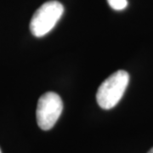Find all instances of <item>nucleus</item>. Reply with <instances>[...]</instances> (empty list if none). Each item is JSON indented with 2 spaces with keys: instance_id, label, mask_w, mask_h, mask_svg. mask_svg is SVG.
<instances>
[{
  "instance_id": "obj_6",
  "label": "nucleus",
  "mask_w": 153,
  "mask_h": 153,
  "mask_svg": "<svg viewBox=\"0 0 153 153\" xmlns=\"http://www.w3.org/2000/svg\"><path fill=\"white\" fill-rule=\"evenodd\" d=\"M0 153H2V152H1V149H0Z\"/></svg>"
},
{
  "instance_id": "obj_4",
  "label": "nucleus",
  "mask_w": 153,
  "mask_h": 153,
  "mask_svg": "<svg viewBox=\"0 0 153 153\" xmlns=\"http://www.w3.org/2000/svg\"><path fill=\"white\" fill-rule=\"evenodd\" d=\"M107 2L115 10H123L128 6V0H107Z\"/></svg>"
},
{
  "instance_id": "obj_5",
  "label": "nucleus",
  "mask_w": 153,
  "mask_h": 153,
  "mask_svg": "<svg viewBox=\"0 0 153 153\" xmlns=\"http://www.w3.org/2000/svg\"><path fill=\"white\" fill-rule=\"evenodd\" d=\"M148 153H153V147L152 148V149H151V150H150L149 152H148Z\"/></svg>"
},
{
  "instance_id": "obj_1",
  "label": "nucleus",
  "mask_w": 153,
  "mask_h": 153,
  "mask_svg": "<svg viewBox=\"0 0 153 153\" xmlns=\"http://www.w3.org/2000/svg\"><path fill=\"white\" fill-rule=\"evenodd\" d=\"M129 82L127 71L119 70L107 77L99 87L96 100L99 105L105 110L113 108L123 97Z\"/></svg>"
},
{
  "instance_id": "obj_3",
  "label": "nucleus",
  "mask_w": 153,
  "mask_h": 153,
  "mask_svg": "<svg viewBox=\"0 0 153 153\" xmlns=\"http://www.w3.org/2000/svg\"><path fill=\"white\" fill-rule=\"evenodd\" d=\"M63 110V102L59 94L54 92L44 94L38 100L36 116L37 123L43 130L51 129L59 119Z\"/></svg>"
},
{
  "instance_id": "obj_2",
  "label": "nucleus",
  "mask_w": 153,
  "mask_h": 153,
  "mask_svg": "<svg viewBox=\"0 0 153 153\" xmlns=\"http://www.w3.org/2000/svg\"><path fill=\"white\" fill-rule=\"evenodd\" d=\"M64 13V7L58 1L43 4L34 13L30 22V30L33 36L40 38L55 27Z\"/></svg>"
}]
</instances>
